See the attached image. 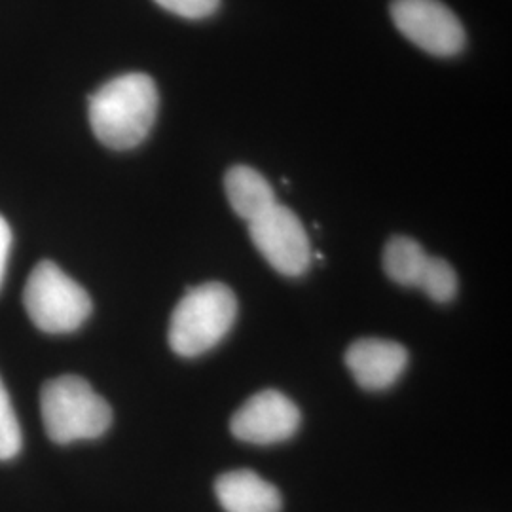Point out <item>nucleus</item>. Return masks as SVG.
<instances>
[{
	"label": "nucleus",
	"instance_id": "obj_5",
	"mask_svg": "<svg viewBox=\"0 0 512 512\" xmlns=\"http://www.w3.org/2000/svg\"><path fill=\"white\" fill-rule=\"evenodd\" d=\"M389 14L397 31L427 54L454 57L465 50L463 23L440 0H391Z\"/></svg>",
	"mask_w": 512,
	"mask_h": 512
},
{
	"label": "nucleus",
	"instance_id": "obj_13",
	"mask_svg": "<svg viewBox=\"0 0 512 512\" xmlns=\"http://www.w3.org/2000/svg\"><path fill=\"white\" fill-rule=\"evenodd\" d=\"M23 446V435L19 427L10 393L0 378V461L16 458Z\"/></svg>",
	"mask_w": 512,
	"mask_h": 512
},
{
	"label": "nucleus",
	"instance_id": "obj_9",
	"mask_svg": "<svg viewBox=\"0 0 512 512\" xmlns=\"http://www.w3.org/2000/svg\"><path fill=\"white\" fill-rule=\"evenodd\" d=\"M215 494L226 512L281 511L279 490L249 469L230 471L219 476L215 482Z\"/></svg>",
	"mask_w": 512,
	"mask_h": 512
},
{
	"label": "nucleus",
	"instance_id": "obj_6",
	"mask_svg": "<svg viewBox=\"0 0 512 512\" xmlns=\"http://www.w3.org/2000/svg\"><path fill=\"white\" fill-rule=\"evenodd\" d=\"M249 236L275 272L287 277L308 272L313 256L310 238L302 220L289 207L275 203L264 215L249 222Z\"/></svg>",
	"mask_w": 512,
	"mask_h": 512
},
{
	"label": "nucleus",
	"instance_id": "obj_11",
	"mask_svg": "<svg viewBox=\"0 0 512 512\" xmlns=\"http://www.w3.org/2000/svg\"><path fill=\"white\" fill-rule=\"evenodd\" d=\"M429 255L416 239L395 236L384 249V270L391 281L403 287H418Z\"/></svg>",
	"mask_w": 512,
	"mask_h": 512
},
{
	"label": "nucleus",
	"instance_id": "obj_2",
	"mask_svg": "<svg viewBox=\"0 0 512 512\" xmlns=\"http://www.w3.org/2000/svg\"><path fill=\"white\" fill-rule=\"evenodd\" d=\"M238 300L234 291L209 281L186 291L169 323V346L181 357H198L215 348L234 327Z\"/></svg>",
	"mask_w": 512,
	"mask_h": 512
},
{
	"label": "nucleus",
	"instance_id": "obj_10",
	"mask_svg": "<svg viewBox=\"0 0 512 512\" xmlns=\"http://www.w3.org/2000/svg\"><path fill=\"white\" fill-rule=\"evenodd\" d=\"M224 190L230 207L247 222L258 219L277 203L270 181L251 165L230 167L224 177Z\"/></svg>",
	"mask_w": 512,
	"mask_h": 512
},
{
	"label": "nucleus",
	"instance_id": "obj_8",
	"mask_svg": "<svg viewBox=\"0 0 512 512\" xmlns=\"http://www.w3.org/2000/svg\"><path fill=\"white\" fill-rule=\"evenodd\" d=\"M408 365L403 344L382 338H361L346 351V366L366 391H382L395 384Z\"/></svg>",
	"mask_w": 512,
	"mask_h": 512
},
{
	"label": "nucleus",
	"instance_id": "obj_3",
	"mask_svg": "<svg viewBox=\"0 0 512 512\" xmlns=\"http://www.w3.org/2000/svg\"><path fill=\"white\" fill-rule=\"evenodd\" d=\"M44 429L55 444L103 437L112 423L110 404L80 376H59L40 391Z\"/></svg>",
	"mask_w": 512,
	"mask_h": 512
},
{
	"label": "nucleus",
	"instance_id": "obj_14",
	"mask_svg": "<svg viewBox=\"0 0 512 512\" xmlns=\"http://www.w3.org/2000/svg\"><path fill=\"white\" fill-rule=\"evenodd\" d=\"M160 8L184 19H203L219 10L220 0H154Z\"/></svg>",
	"mask_w": 512,
	"mask_h": 512
},
{
	"label": "nucleus",
	"instance_id": "obj_1",
	"mask_svg": "<svg viewBox=\"0 0 512 512\" xmlns=\"http://www.w3.org/2000/svg\"><path fill=\"white\" fill-rule=\"evenodd\" d=\"M158 86L145 73L116 76L90 95L88 116L95 137L112 150L139 147L154 128Z\"/></svg>",
	"mask_w": 512,
	"mask_h": 512
},
{
	"label": "nucleus",
	"instance_id": "obj_12",
	"mask_svg": "<svg viewBox=\"0 0 512 512\" xmlns=\"http://www.w3.org/2000/svg\"><path fill=\"white\" fill-rule=\"evenodd\" d=\"M418 287L431 300L446 304L452 302L458 294V274L444 258L429 256Z\"/></svg>",
	"mask_w": 512,
	"mask_h": 512
},
{
	"label": "nucleus",
	"instance_id": "obj_7",
	"mask_svg": "<svg viewBox=\"0 0 512 512\" xmlns=\"http://www.w3.org/2000/svg\"><path fill=\"white\" fill-rule=\"evenodd\" d=\"M300 420L298 406L287 395L266 389L243 403L230 421V431L243 442L266 446L291 439Z\"/></svg>",
	"mask_w": 512,
	"mask_h": 512
},
{
	"label": "nucleus",
	"instance_id": "obj_4",
	"mask_svg": "<svg viewBox=\"0 0 512 512\" xmlns=\"http://www.w3.org/2000/svg\"><path fill=\"white\" fill-rule=\"evenodd\" d=\"M23 306L33 325L46 334H69L80 329L93 310L86 289L52 260L38 262L29 275Z\"/></svg>",
	"mask_w": 512,
	"mask_h": 512
},
{
	"label": "nucleus",
	"instance_id": "obj_15",
	"mask_svg": "<svg viewBox=\"0 0 512 512\" xmlns=\"http://www.w3.org/2000/svg\"><path fill=\"white\" fill-rule=\"evenodd\" d=\"M12 228L6 222V219L0 215V287L4 283V275H6V266H8V258L12 251Z\"/></svg>",
	"mask_w": 512,
	"mask_h": 512
}]
</instances>
